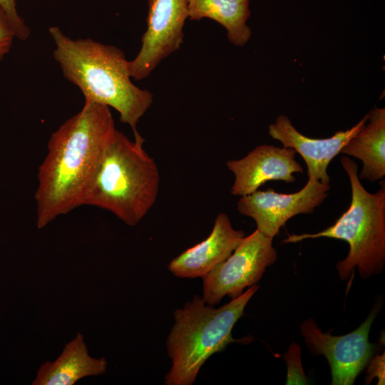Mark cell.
Instances as JSON below:
<instances>
[{"label": "cell", "mask_w": 385, "mask_h": 385, "mask_svg": "<svg viewBox=\"0 0 385 385\" xmlns=\"http://www.w3.org/2000/svg\"><path fill=\"white\" fill-rule=\"evenodd\" d=\"M134 140L116 130L108 145L86 205L109 211L129 226L136 225L153 206L160 186L158 165L143 148L137 131Z\"/></svg>", "instance_id": "277c9868"}, {"label": "cell", "mask_w": 385, "mask_h": 385, "mask_svg": "<svg viewBox=\"0 0 385 385\" xmlns=\"http://www.w3.org/2000/svg\"><path fill=\"white\" fill-rule=\"evenodd\" d=\"M48 32L55 44L53 58L64 77L79 88L86 101L113 108L121 123L137 132L153 95L132 83L123 51L89 38L72 39L57 26Z\"/></svg>", "instance_id": "7a4b0ae2"}, {"label": "cell", "mask_w": 385, "mask_h": 385, "mask_svg": "<svg viewBox=\"0 0 385 385\" xmlns=\"http://www.w3.org/2000/svg\"><path fill=\"white\" fill-rule=\"evenodd\" d=\"M371 362V361H370ZM366 384L371 381L374 377H379L378 384H384V354L373 359L367 371Z\"/></svg>", "instance_id": "d6986e66"}, {"label": "cell", "mask_w": 385, "mask_h": 385, "mask_svg": "<svg viewBox=\"0 0 385 385\" xmlns=\"http://www.w3.org/2000/svg\"><path fill=\"white\" fill-rule=\"evenodd\" d=\"M351 189L349 209L327 229L316 233L288 235L283 243H295L307 239L329 237L346 241V257L336 265L342 281L349 279L356 268L366 279L380 274L385 265V186L374 193L368 192L358 176V165L347 156L340 158Z\"/></svg>", "instance_id": "5b68a950"}, {"label": "cell", "mask_w": 385, "mask_h": 385, "mask_svg": "<svg viewBox=\"0 0 385 385\" xmlns=\"http://www.w3.org/2000/svg\"><path fill=\"white\" fill-rule=\"evenodd\" d=\"M273 238L256 230L245 236L232 253L202 277V299L210 305L229 296L236 298L260 281L277 257Z\"/></svg>", "instance_id": "8992f818"}, {"label": "cell", "mask_w": 385, "mask_h": 385, "mask_svg": "<svg viewBox=\"0 0 385 385\" xmlns=\"http://www.w3.org/2000/svg\"><path fill=\"white\" fill-rule=\"evenodd\" d=\"M287 366V384H307V380L301 361V349L292 342L282 356Z\"/></svg>", "instance_id": "2e32d148"}, {"label": "cell", "mask_w": 385, "mask_h": 385, "mask_svg": "<svg viewBox=\"0 0 385 385\" xmlns=\"http://www.w3.org/2000/svg\"><path fill=\"white\" fill-rule=\"evenodd\" d=\"M107 367L104 357L95 358L89 354L83 335L78 332L53 361L40 366L31 384L73 385L83 378L103 374Z\"/></svg>", "instance_id": "4fadbf2b"}, {"label": "cell", "mask_w": 385, "mask_h": 385, "mask_svg": "<svg viewBox=\"0 0 385 385\" xmlns=\"http://www.w3.org/2000/svg\"><path fill=\"white\" fill-rule=\"evenodd\" d=\"M259 286L252 285L227 304L215 308L195 295L174 312L175 323L166 342L172 365L165 376L166 385H191L206 361L239 340L232 329L244 314Z\"/></svg>", "instance_id": "3957f363"}, {"label": "cell", "mask_w": 385, "mask_h": 385, "mask_svg": "<svg viewBox=\"0 0 385 385\" xmlns=\"http://www.w3.org/2000/svg\"><path fill=\"white\" fill-rule=\"evenodd\" d=\"M367 114L364 126L350 138L340 153L361 160L359 179L374 183L385 176V108L376 107Z\"/></svg>", "instance_id": "5bb4252c"}, {"label": "cell", "mask_w": 385, "mask_h": 385, "mask_svg": "<svg viewBox=\"0 0 385 385\" xmlns=\"http://www.w3.org/2000/svg\"><path fill=\"white\" fill-rule=\"evenodd\" d=\"M14 38L16 36L11 23L0 5V61L11 50Z\"/></svg>", "instance_id": "ac0fdd59"}, {"label": "cell", "mask_w": 385, "mask_h": 385, "mask_svg": "<svg viewBox=\"0 0 385 385\" xmlns=\"http://www.w3.org/2000/svg\"><path fill=\"white\" fill-rule=\"evenodd\" d=\"M0 5L6 11L14 29L16 38L26 40L30 35V29L24 20L19 15L16 0H0Z\"/></svg>", "instance_id": "e0dca14e"}, {"label": "cell", "mask_w": 385, "mask_h": 385, "mask_svg": "<svg viewBox=\"0 0 385 385\" xmlns=\"http://www.w3.org/2000/svg\"><path fill=\"white\" fill-rule=\"evenodd\" d=\"M368 114L356 125L346 130H339L327 138H312L299 133L289 118L279 115L269 126V135L285 148H293L304 160L308 178L329 184L327 168L333 158L340 153L344 145L366 124Z\"/></svg>", "instance_id": "8fae6325"}, {"label": "cell", "mask_w": 385, "mask_h": 385, "mask_svg": "<svg viewBox=\"0 0 385 385\" xmlns=\"http://www.w3.org/2000/svg\"><path fill=\"white\" fill-rule=\"evenodd\" d=\"M295 155L296 151L291 148L262 145L242 158L227 161V167L235 175L231 193L247 195L272 180L294 183L293 173L304 172Z\"/></svg>", "instance_id": "30bf717a"}, {"label": "cell", "mask_w": 385, "mask_h": 385, "mask_svg": "<svg viewBox=\"0 0 385 385\" xmlns=\"http://www.w3.org/2000/svg\"><path fill=\"white\" fill-rule=\"evenodd\" d=\"M116 130L108 106L85 100L81 110L51 134L37 173L38 229L86 205Z\"/></svg>", "instance_id": "6da1fadb"}, {"label": "cell", "mask_w": 385, "mask_h": 385, "mask_svg": "<svg viewBox=\"0 0 385 385\" xmlns=\"http://www.w3.org/2000/svg\"><path fill=\"white\" fill-rule=\"evenodd\" d=\"M329 190V184L308 178L303 188L294 193H279L271 188L242 196L237 209L241 215L255 220L256 230L274 238L290 218L313 212L326 199Z\"/></svg>", "instance_id": "9c48e42d"}, {"label": "cell", "mask_w": 385, "mask_h": 385, "mask_svg": "<svg viewBox=\"0 0 385 385\" xmlns=\"http://www.w3.org/2000/svg\"><path fill=\"white\" fill-rule=\"evenodd\" d=\"M147 29L136 57L128 61L130 77L147 78L160 62L178 50L184 38L183 27L189 17L187 0H148Z\"/></svg>", "instance_id": "ba28073f"}, {"label": "cell", "mask_w": 385, "mask_h": 385, "mask_svg": "<svg viewBox=\"0 0 385 385\" xmlns=\"http://www.w3.org/2000/svg\"><path fill=\"white\" fill-rule=\"evenodd\" d=\"M189 19L200 21L208 18L227 30L229 41L237 46H244L252 31L247 24L250 16V0H187Z\"/></svg>", "instance_id": "9a60e30c"}, {"label": "cell", "mask_w": 385, "mask_h": 385, "mask_svg": "<svg viewBox=\"0 0 385 385\" xmlns=\"http://www.w3.org/2000/svg\"><path fill=\"white\" fill-rule=\"evenodd\" d=\"M380 304L376 303L366 320L354 331L334 336L324 332L313 319L304 320L299 330L311 354L323 355L327 359L332 385H352L358 375L371 361L374 344L369 341L371 324Z\"/></svg>", "instance_id": "52a82bcc"}, {"label": "cell", "mask_w": 385, "mask_h": 385, "mask_svg": "<svg viewBox=\"0 0 385 385\" xmlns=\"http://www.w3.org/2000/svg\"><path fill=\"white\" fill-rule=\"evenodd\" d=\"M245 236L243 230L234 229L227 215L219 213L210 235L173 259L168 269L180 278H202L225 261Z\"/></svg>", "instance_id": "7c38bea8"}]
</instances>
